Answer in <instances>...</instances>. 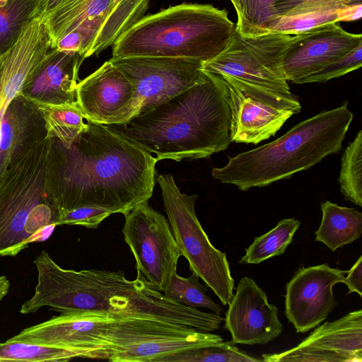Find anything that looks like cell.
<instances>
[{"instance_id": "36", "label": "cell", "mask_w": 362, "mask_h": 362, "mask_svg": "<svg viewBox=\"0 0 362 362\" xmlns=\"http://www.w3.org/2000/svg\"><path fill=\"white\" fill-rule=\"evenodd\" d=\"M362 65V44L339 59L324 66L304 78L300 83H325L342 76L361 68Z\"/></svg>"}, {"instance_id": "40", "label": "cell", "mask_w": 362, "mask_h": 362, "mask_svg": "<svg viewBox=\"0 0 362 362\" xmlns=\"http://www.w3.org/2000/svg\"><path fill=\"white\" fill-rule=\"evenodd\" d=\"M10 282L6 276H0V301L6 296L9 291Z\"/></svg>"}, {"instance_id": "6", "label": "cell", "mask_w": 362, "mask_h": 362, "mask_svg": "<svg viewBox=\"0 0 362 362\" xmlns=\"http://www.w3.org/2000/svg\"><path fill=\"white\" fill-rule=\"evenodd\" d=\"M52 140L42 139L0 178L1 257L46 240L57 226L59 211L47 189Z\"/></svg>"}, {"instance_id": "31", "label": "cell", "mask_w": 362, "mask_h": 362, "mask_svg": "<svg viewBox=\"0 0 362 362\" xmlns=\"http://www.w3.org/2000/svg\"><path fill=\"white\" fill-rule=\"evenodd\" d=\"M240 349L231 340L180 351L164 357L160 362H260Z\"/></svg>"}, {"instance_id": "9", "label": "cell", "mask_w": 362, "mask_h": 362, "mask_svg": "<svg viewBox=\"0 0 362 362\" xmlns=\"http://www.w3.org/2000/svg\"><path fill=\"white\" fill-rule=\"evenodd\" d=\"M221 336L148 319L117 317L103 336L99 359L112 362H160L182 351L221 342Z\"/></svg>"}, {"instance_id": "33", "label": "cell", "mask_w": 362, "mask_h": 362, "mask_svg": "<svg viewBox=\"0 0 362 362\" xmlns=\"http://www.w3.org/2000/svg\"><path fill=\"white\" fill-rule=\"evenodd\" d=\"M89 0H64L54 10L42 17L47 28L51 49L56 47L69 25L84 9Z\"/></svg>"}, {"instance_id": "18", "label": "cell", "mask_w": 362, "mask_h": 362, "mask_svg": "<svg viewBox=\"0 0 362 362\" xmlns=\"http://www.w3.org/2000/svg\"><path fill=\"white\" fill-rule=\"evenodd\" d=\"M84 59L76 52L51 49L20 94L33 103L76 102L78 70Z\"/></svg>"}, {"instance_id": "25", "label": "cell", "mask_w": 362, "mask_h": 362, "mask_svg": "<svg viewBox=\"0 0 362 362\" xmlns=\"http://www.w3.org/2000/svg\"><path fill=\"white\" fill-rule=\"evenodd\" d=\"M39 4L40 0H0V56L8 51L38 18Z\"/></svg>"}, {"instance_id": "4", "label": "cell", "mask_w": 362, "mask_h": 362, "mask_svg": "<svg viewBox=\"0 0 362 362\" xmlns=\"http://www.w3.org/2000/svg\"><path fill=\"white\" fill-rule=\"evenodd\" d=\"M353 116L347 102L321 112L270 143L228 156V163L214 168L211 175L242 191L290 178L341 151Z\"/></svg>"}, {"instance_id": "15", "label": "cell", "mask_w": 362, "mask_h": 362, "mask_svg": "<svg viewBox=\"0 0 362 362\" xmlns=\"http://www.w3.org/2000/svg\"><path fill=\"white\" fill-rule=\"evenodd\" d=\"M228 305L224 327L235 344L264 345L282 332L277 308L252 278H241Z\"/></svg>"}, {"instance_id": "32", "label": "cell", "mask_w": 362, "mask_h": 362, "mask_svg": "<svg viewBox=\"0 0 362 362\" xmlns=\"http://www.w3.org/2000/svg\"><path fill=\"white\" fill-rule=\"evenodd\" d=\"M199 279L194 273L189 277H182L176 272L163 293L168 298L187 308H206L220 315L222 308L206 294L207 289L199 283Z\"/></svg>"}, {"instance_id": "14", "label": "cell", "mask_w": 362, "mask_h": 362, "mask_svg": "<svg viewBox=\"0 0 362 362\" xmlns=\"http://www.w3.org/2000/svg\"><path fill=\"white\" fill-rule=\"evenodd\" d=\"M362 44V35L344 30L339 22L315 27L293 35L281 69L287 81L300 84L306 76Z\"/></svg>"}, {"instance_id": "38", "label": "cell", "mask_w": 362, "mask_h": 362, "mask_svg": "<svg viewBox=\"0 0 362 362\" xmlns=\"http://www.w3.org/2000/svg\"><path fill=\"white\" fill-rule=\"evenodd\" d=\"M348 274L345 277L344 282L349 291L347 294L351 293H357L359 296L362 297V256H360L352 267L346 271Z\"/></svg>"}, {"instance_id": "29", "label": "cell", "mask_w": 362, "mask_h": 362, "mask_svg": "<svg viewBox=\"0 0 362 362\" xmlns=\"http://www.w3.org/2000/svg\"><path fill=\"white\" fill-rule=\"evenodd\" d=\"M238 20L235 30L242 36L255 37L267 34V28L278 16L276 0H230Z\"/></svg>"}, {"instance_id": "37", "label": "cell", "mask_w": 362, "mask_h": 362, "mask_svg": "<svg viewBox=\"0 0 362 362\" xmlns=\"http://www.w3.org/2000/svg\"><path fill=\"white\" fill-rule=\"evenodd\" d=\"M112 209L98 206H82L60 212L57 226L78 225L88 228H96L102 221L111 214Z\"/></svg>"}, {"instance_id": "30", "label": "cell", "mask_w": 362, "mask_h": 362, "mask_svg": "<svg viewBox=\"0 0 362 362\" xmlns=\"http://www.w3.org/2000/svg\"><path fill=\"white\" fill-rule=\"evenodd\" d=\"M338 182L346 201L362 206V131L349 144L341 159Z\"/></svg>"}, {"instance_id": "21", "label": "cell", "mask_w": 362, "mask_h": 362, "mask_svg": "<svg viewBox=\"0 0 362 362\" xmlns=\"http://www.w3.org/2000/svg\"><path fill=\"white\" fill-rule=\"evenodd\" d=\"M47 134L36 105L21 94L16 96L1 118L0 178L10 165L46 138Z\"/></svg>"}, {"instance_id": "8", "label": "cell", "mask_w": 362, "mask_h": 362, "mask_svg": "<svg viewBox=\"0 0 362 362\" xmlns=\"http://www.w3.org/2000/svg\"><path fill=\"white\" fill-rule=\"evenodd\" d=\"M156 182L181 256L187 260L191 272L227 305L233 295L235 280L226 253L211 244L196 216L197 194L182 193L171 174L158 175Z\"/></svg>"}, {"instance_id": "28", "label": "cell", "mask_w": 362, "mask_h": 362, "mask_svg": "<svg viewBox=\"0 0 362 362\" xmlns=\"http://www.w3.org/2000/svg\"><path fill=\"white\" fill-rule=\"evenodd\" d=\"M81 358L79 353L64 348L8 339L0 343V362L67 361Z\"/></svg>"}, {"instance_id": "34", "label": "cell", "mask_w": 362, "mask_h": 362, "mask_svg": "<svg viewBox=\"0 0 362 362\" xmlns=\"http://www.w3.org/2000/svg\"><path fill=\"white\" fill-rule=\"evenodd\" d=\"M362 5V0H276L278 16H293L306 13L340 11Z\"/></svg>"}, {"instance_id": "24", "label": "cell", "mask_w": 362, "mask_h": 362, "mask_svg": "<svg viewBox=\"0 0 362 362\" xmlns=\"http://www.w3.org/2000/svg\"><path fill=\"white\" fill-rule=\"evenodd\" d=\"M33 103L45 121L47 137L57 139L68 145L86 127L85 114L77 101L62 105Z\"/></svg>"}, {"instance_id": "2", "label": "cell", "mask_w": 362, "mask_h": 362, "mask_svg": "<svg viewBox=\"0 0 362 362\" xmlns=\"http://www.w3.org/2000/svg\"><path fill=\"white\" fill-rule=\"evenodd\" d=\"M37 283L33 296L21 305L22 314L50 307L62 313L90 311L113 317L152 320L211 332L224 320L221 315L185 306L166 297L141 274L129 280L122 271L66 269L47 251L34 260Z\"/></svg>"}, {"instance_id": "41", "label": "cell", "mask_w": 362, "mask_h": 362, "mask_svg": "<svg viewBox=\"0 0 362 362\" xmlns=\"http://www.w3.org/2000/svg\"><path fill=\"white\" fill-rule=\"evenodd\" d=\"M122 0H112L109 6L107 16L114 9V8Z\"/></svg>"}, {"instance_id": "13", "label": "cell", "mask_w": 362, "mask_h": 362, "mask_svg": "<svg viewBox=\"0 0 362 362\" xmlns=\"http://www.w3.org/2000/svg\"><path fill=\"white\" fill-rule=\"evenodd\" d=\"M262 357L267 362H361L362 310L325 322L292 349Z\"/></svg>"}, {"instance_id": "10", "label": "cell", "mask_w": 362, "mask_h": 362, "mask_svg": "<svg viewBox=\"0 0 362 362\" xmlns=\"http://www.w3.org/2000/svg\"><path fill=\"white\" fill-rule=\"evenodd\" d=\"M110 62L131 81L134 94L106 124L124 123L153 110L190 88L203 74L204 62L189 58L140 56L112 57Z\"/></svg>"}, {"instance_id": "17", "label": "cell", "mask_w": 362, "mask_h": 362, "mask_svg": "<svg viewBox=\"0 0 362 362\" xmlns=\"http://www.w3.org/2000/svg\"><path fill=\"white\" fill-rule=\"evenodd\" d=\"M50 49L47 28L38 17L26 28L18 42L0 56V119Z\"/></svg>"}, {"instance_id": "42", "label": "cell", "mask_w": 362, "mask_h": 362, "mask_svg": "<svg viewBox=\"0 0 362 362\" xmlns=\"http://www.w3.org/2000/svg\"><path fill=\"white\" fill-rule=\"evenodd\" d=\"M1 141V119H0V144Z\"/></svg>"}, {"instance_id": "26", "label": "cell", "mask_w": 362, "mask_h": 362, "mask_svg": "<svg viewBox=\"0 0 362 362\" xmlns=\"http://www.w3.org/2000/svg\"><path fill=\"white\" fill-rule=\"evenodd\" d=\"M300 225V221L294 218L281 220L273 229L254 239L239 263L257 264L283 255Z\"/></svg>"}, {"instance_id": "3", "label": "cell", "mask_w": 362, "mask_h": 362, "mask_svg": "<svg viewBox=\"0 0 362 362\" xmlns=\"http://www.w3.org/2000/svg\"><path fill=\"white\" fill-rule=\"evenodd\" d=\"M230 109L228 88L218 75L203 70L190 88L121 124H106L158 160L208 158L226 149Z\"/></svg>"}, {"instance_id": "20", "label": "cell", "mask_w": 362, "mask_h": 362, "mask_svg": "<svg viewBox=\"0 0 362 362\" xmlns=\"http://www.w3.org/2000/svg\"><path fill=\"white\" fill-rule=\"evenodd\" d=\"M225 83L230 109L231 142L257 144L274 136L294 115L289 110L274 107L246 94L226 81Z\"/></svg>"}, {"instance_id": "27", "label": "cell", "mask_w": 362, "mask_h": 362, "mask_svg": "<svg viewBox=\"0 0 362 362\" xmlns=\"http://www.w3.org/2000/svg\"><path fill=\"white\" fill-rule=\"evenodd\" d=\"M362 5L340 11H326L293 16H278L269 23L268 33L298 35L332 22L353 21L361 17Z\"/></svg>"}, {"instance_id": "11", "label": "cell", "mask_w": 362, "mask_h": 362, "mask_svg": "<svg viewBox=\"0 0 362 362\" xmlns=\"http://www.w3.org/2000/svg\"><path fill=\"white\" fill-rule=\"evenodd\" d=\"M124 216L122 231L135 259L137 274L163 292L181 257L168 221L148 201L137 204Z\"/></svg>"}, {"instance_id": "39", "label": "cell", "mask_w": 362, "mask_h": 362, "mask_svg": "<svg viewBox=\"0 0 362 362\" xmlns=\"http://www.w3.org/2000/svg\"><path fill=\"white\" fill-rule=\"evenodd\" d=\"M64 0H40L37 16L42 18L54 10Z\"/></svg>"}, {"instance_id": "5", "label": "cell", "mask_w": 362, "mask_h": 362, "mask_svg": "<svg viewBox=\"0 0 362 362\" xmlns=\"http://www.w3.org/2000/svg\"><path fill=\"white\" fill-rule=\"evenodd\" d=\"M235 31L226 11L183 3L144 16L113 43L112 58L169 57L205 62L228 46Z\"/></svg>"}, {"instance_id": "16", "label": "cell", "mask_w": 362, "mask_h": 362, "mask_svg": "<svg viewBox=\"0 0 362 362\" xmlns=\"http://www.w3.org/2000/svg\"><path fill=\"white\" fill-rule=\"evenodd\" d=\"M114 317L98 312L62 313L10 339L67 349L79 353L81 358H94L101 337Z\"/></svg>"}, {"instance_id": "7", "label": "cell", "mask_w": 362, "mask_h": 362, "mask_svg": "<svg viewBox=\"0 0 362 362\" xmlns=\"http://www.w3.org/2000/svg\"><path fill=\"white\" fill-rule=\"evenodd\" d=\"M291 37L273 32L245 37L235 30L228 46L204 62L202 69L220 76L246 94L297 114L301 105L291 93L281 69L283 56Z\"/></svg>"}, {"instance_id": "35", "label": "cell", "mask_w": 362, "mask_h": 362, "mask_svg": "<svg viewBox=\"0 0 362 362\" xmlns=\"http://www.w3.org/2000/svg\"><path fill=\"white\" fill-rule=\"evenodd\" d=\"M105 19V17H96L84 20L64 35L59 40L55 48L78 52L86 59L85 56Z\"/></svg>"}, {"instance_id": "22", "label": "cell", "mask_w": 362, "mask_h": 362, "mask_svg": "<svg viewBox=\"0 0 362 362\" xmlns=\"http://www.w3.org/2000/svg\"><path fill=\"white\" fill-rule=\"evenodd\" d=\"M322 214L315 241L321 242L332 251L359 238L362 232V213L354 208L340 206L330 201L322 202Z\"/></svg>"}, {"instance_id": "19", "label": "cell", "mask_w": 362, "mask_h": 362, "mask_svg": "<svg viewBox=\"0 0 362 362\" xmlns=\"http://www.w3.org/2000/svg\"><path fill=\"white\" fill-rule=\"evenodd\" d=\"M134 94L131 81L108 60L79 81L76 101L86 119L105 124L110 118L129 104Z\"/></svg>"}, {"instance_id": "23", "label": "cell", "mask_w": 362, "mask_h": 362, "mask_svg": "<svg viewBox=\"0 0 362 362\" xmlns=\"http://www.w3.org/2000/svg\"><path fill=\"white\" fill-rule=\"evenodd\" d=\"M150 0H122L106 16L85 57L98 55L112 45L146 12Z\"/></svg>"}, {"instance_id": "12", "label": "cell", "mask_w": 362, "mask_h": 362, "mask_svg": "<svg viewBox=\"0 0 362 362\" xmlns=\"http://www.w3.org/2000/svg\"><path fill=\"white\" fill-rule=\"evenodd\" d=\"M346 271L328 264L299 267L286 284L285 315L296 332L318 326L337 306L333 286L344 283Z\"/></svg>"}, {"instance_id": "1", "label": "cell", "mask_w": 362, "mask_h": 362, "mask_svg": "<svg viewBox=\"0 0 362 362\" xmlns=\"http://www.w3.org/2000/svg\"><path fill=\"white\" fill-rule=\"evenodd\" d=\"M86 119L70 144L52 138L48 195L59 214L98 206L124 215L151 197L157 160L106 124Z\"/></svg>"}]
</instances>
